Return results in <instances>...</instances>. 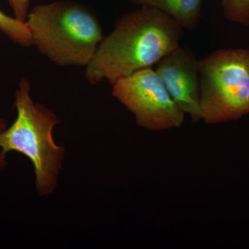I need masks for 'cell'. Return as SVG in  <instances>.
Listing matches in <instances>:
<instances>
[{
    "label": "cell",
    "mask_w": 249,
    "mask_h": 249,
    "mask_svg": "<svg viewBox=\"0 0 249 249\" xmlns=\"http://www.w3.org/2000/svg\"><path fill=\"white\" fill-rule=\"evenodd\" d=\"M183 28L155 8L141 6L118 19L114 30L103 37L86 67L87 80L96 84L118 80L157 65L179 46Z\"/></svg>",
    "instance_id": "cell-1"
},
{
    "label": "cell",
    "mask_w": 249,
    "mask_h": 249,
    "mask_svg": "<svg viewBox=\"0 0 249 249\" xmlns=\"http://www.w3.org/2000/svg\"><path fill=\"white\" fill-rule=\"evenodd\" d=\"M25 23L34 45L59 66H88L103 38L94 13L75 1L36 6Z\"/></svg>",
    "instance_id": "cell-2"
},
{
    "label": "cell",
    "mask_w": 249,
    "mask_h": 249,
    "mask_svg": "<svg viewBox=\"0 0 249 249\" xmlns=\"http://www.w3.org/2000/svg\"><path fill=\"white\" fill-rule=\"evenodd\" d=\"M29 80H21L16 92L15 106L17 117L9 128L0 132V168L6 165V155L10 151L27 156L34 166L36 186L42 196L55 188L61 170L63 147L55 145L52 132L58 121L52 111L30 96Z\"/></svg>",
    "instance_id": "cell-3"
},
{
    "label": "cell",
    "mask_w": 249,
    "mask_h": 249,
    "mask_svg": "<svg viewBox=\"0 0 249 249\" xmlns=\"http://www.w3.org/2000/svg\"><path fill=\"white\" fill-rule=\"evenodd\" d=\"M201 120L219 124L249 114V51L220 49L199 61Z\"/></svg>",
    "instance_id": "cell-4"
},
{
    "label": "cell",
    "mask_w": 249,
    "mask_h": 249,
    "mask_svg": "<svg viewBox=\"0 0 249 249\" xmlns=\"http://www.w3.org/2000/svg\"><path fill=\"white\" fill-rule=\"evenodd\" d=\"M112 94L132 114L141 127L152 131L178 128L185 115L173 101L163 80L152 67L118 80Z\"/></svg>",
    "instance_id": "cell-5"
},
{
    "label": "cell",
    "mask_w": 249,
    "mask_h": 249,
    "mask_svg": "<svg viewBox=\"0 0 249 249\" xmlns=\"http://www.w3.org/2000/svg\"><path fill=\"white\" fill-rule=\"evenodd\" d=\"M177 106L193 122L201 120L199 61L191 51L178 46L156 65Z\"/></svg>",
    "instance_id": "cell-6"
},
{
    "label": "cell",
    "mask_w": 249,
    "mask_h": 249,
    "mask_svg": "<svg viewBox=\"0 0 249 249\" xmlns=\"http://www.w3.org/2000/svg\"><path fill=\"white\" fill-rule=\"evenodd\" d=\"M132 4L163 11L183 29L195 30L201 16L203 0H130Z\"/></svg>",
    "instance_id": "cell-7"
},
{
    "label": "cell",
    "mask_w": 249,
    "mask_h": 249,
    "mask_svg": "<svg viewBox=\"0 0 249 249\" xmlns=\"http://www.w3.org/2000/svg\"><path fill=\"white\" fill-rule=\"evenodd\" d=\"M0 31L10 40L21 47L34 45L32 36L27 24L16 18L10 17L0 9Z\"/></svg>",
    "instance_id": "cell-8"
},
{
    "label": "cell",
    "mask_w": 249,
    "mask_h": 249,
    "mask_svg": "<svg viewBox=\"0 0 249 249\" xmlns=\"http://www.w3.org/2000/svg\"><path fill=\"white\" fill-rule=\"evenodd\" d=\"M225 17L232 22L249 24V0H221Z\"/></svg>",
    "instance_id": "cell-9"
},
{
    "label": "cell",
    "mask_w": 249,
    "mask_h": 249,
    "mask_svg": "<svg viewBox=\"0 0 249 249\" xmlns=\"http://www.w3.org/2000/svg\"><path fill=\"white\" fill-rule=\"evenodd\" d=\"M7 1L13 10L15 18L25 22L29 12L30 0H7Z\"/></svg>",
    "instance_id": "cell-10"
},
{
    "label": "cell",
    "mask_w": 249,
    "mask_h": 249,
    "mask_svg": "<svg viewBox=\"0 0 249 249\" xmlns=\"http://www.w3.org/2000/svg\"><path fill=\"white\" fill-rule=\"evenodd\" d=\"M6 128V123L4 119H0V132L4 131Z\"/></svg>",
    "instance_id": "cell-11"
}]
</instances>
